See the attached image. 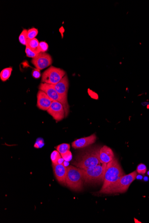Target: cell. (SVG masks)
<instances>
[{
	"mask_svg": "<svg viewBox=\"0 0 149 223\" xmlns=\"http://www.w3.org/2000/svg\"><path fill=\"white\" fill-rule=\"evenodd\" d=\"M100 147H91L79 154L73 164L78 168L86 169L102 163L99 157Z\"/></svg>",
	"mask_w": 149,
	"mask_h": 223,
	"instance_id": "1",
	"label": "cell"
},
{
	"mask_svg": "<svg viewBox=\"0 0 149 223\" xmlns=\"http://www.w3.org/2000/svg\"><path fill=\"white\" fill-rule=\"evenodd\" d=\"M125 175L118 160L114 158L107 164L103 186L100 191L113 185Z\"/></svg>",
	"mask_w": 149,
	"mask_h": 223,
	"instance_id": "2",
	"label": "cell"
},
{
	"mask_svg": "<svg viewBox=\"0 0 149 223\" xmlns=\"http://www.w3.org/2000/svg\"><path fill=\"white\" fill-rule=\"evenodd\" d=\"M137 177V171L132 172L128 175H125L113 185L104 190L100 191L99 194H111L126 192Z\"/></svg>",
	"mask_w": 149,
	"mask_h": 223,
	"instance_id": "3",
	"label": "cell"
},
{
	"mask_svg": "<svg viewBox=\"0 0 149 223\" xmlns=\"http://www.w3.org/2000/svg\"><path fill=\"white\" fill-rule=\"evenodd\" d=\"M66 185L70 189L75 191L83 190L84 183V175L82 169L77 167L69 166L67 167Z\"/></svg>",
	"mask_w": 149,
	"mask_h": 223,
	"instance_id": "4",
	"label": "cell"
},
{
	"mask_svg": "<svg viewBox=\"0 0 149 223\" xmlns=\"http://www.w3.org/2000/svg\"><path fill=\"white\" fill-rule=\"evenodd\" d=\"M106 163H101L93 167L82 169L85 184H95L104 181L106 172Z\"/></svg>",
	"mask_w": 149,
	"mask_h": 223,
	"instance_id": "5",
	"label": "cell"
},
{
	"mask_svg": "<svg viewBox=\"0 0 149 223\" xmlns=\"http://www.w3.org/2000/svg\"><path fill=\"white\" fill-rule=\"evenodd\" d=\"M39 90H42L46 93L49 97L53 101H57L62 104L65 110V117L68 115L69 112V105L68 102L66 101L56 91L53 85L46 83H41L39 85Z\"/></svg>",
	"mask_w": 149,
	"mask_h": 223,
	"instance_id": "6",
	"label": "cell"
},
{
	"mask_svg": "<svg viewBox=\"0 0 149 223\" xmlns=\"http://www.w3.org/2000/svg\"><path fill=\"white\" fill-rule=\"evenodd\" d=\"M65 75V71L63 70L51 66L42 74V82L43 83L55 85L59 83Z\"/></svg>",
	"mask_w": 149,
	"mask_h": 223,
	"instance_id": "7",
	"label": "cell"
},
{
	"mask_svg": "<svg viewBox=\"0 0 149 223\" xmlns=\"http://www.w3.org/2000/svg\"><path fill=\"white\" fill-rule=\"evenodd\" d=\"M52 56L47 53L40 52L35 58H32L31 63L36 68L42 70L52 65Z\"/></svg>",
	"mask_w": 149,
	"mask_h": 223,
	"instance_id": "8",
	"label": "cell"
},
{
	"mask_svg": "<svg viewBox=\"0 0 149 223\" xmlns=\"http://www.w3.org/2000/svg\"><path fill=\"white\" fill-rule=\"evenodd\" d=\"M47 112L57 121L62 120L65 116L63 106L62 104L57 101H53Z\"/></svg>",
	"mask_w": 149,
	"mask_h": 223,
	"instance_id": "9",
	"label": "cell"
},
{
	"mask_svg": "<svg viewBox=\"0 0 149 223\" xmlns=\"http://www.w3.org/2000/svg\"><path fill=\"white\" fill-rule=\"evenodd\" d=\"M54 174L58 182L62 185H66L67 168L64 164H52Z\"/></svg>",
	"mask_w": 149,
	"mask_h": 223,
	"instance_id": "10",
	"label": "cell"
},
{
	"mask_svg": "<svg viewBox=\"0 0 149 223\" xmlns=\"http://www.w3.org/2000/svg\"><path fill=\"white\" fill-rule=\"evenodd\" d=\"M37 107L40 110H47L51 107L53 101L51 99L46 93L39 90L37 94Z\"/></svg>",
	"mask_w": 149,
	"mask_h": 223,
	"instance_id": "11",
	"label": "cell"
},
{
	"mask_svg": "<svg viewBox=\"0 0 149 223\" xmlns=\"http://www.w3.org/2000/svg\"><path fill=\"white\" fill-rule=\"evenodd\" d=\"M56 91L67 102V92L69 88V81L68 77L67 75L60 80L59 83L55 85H53Z\"/></svg>",
	"mask_w": 149,
	"mask_h": 223,
	"instance_id": "12",
	"label": "cell"
},
{
	"mask_svg": "<svg viewBox=\"0 0 149 223\" xmlns=\"http://www.w3.org/2000/svg\"><path fill=\"white\" fill-rule=\"evenodd\" d=\"M96 139V135L93 134L87 137L77 139L72 143V146L75 149L82 148L94 143Z\"/></svg>",
	"mask_w": 149,
	"mask_h": 223,
	"instance_id": "13",
	"label": "cell"
},
{
	"mask_svg": "<svg viewBox=\"0 0 149 223\" xmlns=\"http://www.w3.org/2000/svg\"><path fill=\"white\" fill-rule=\"evenodd\" d=\"M99 157L102 163L108 164L114 159V153L109 147L104 146L100 148Z\"/></svg>",
	"mask_w": 149,
	"mask_h": 223,
	"instance_id": "14",
	"label": "cell"
},
{
	"mask_svg": "<svg viewBox=\"0 0 149 223\" xmlns=\"http://www.w3.org/2000/svg\"><path fill=\"white\" fill-rule=\"evenodd\" d=\"M26 47L29 48L31 51L37 53V54H39L41 52L39 49V42L36 38L32 39H28L27 41Z\"/></svg>",
	"mask_w": 149,
	"mask_h": 223,
	"instance_id": "15",
	"label": "cell"
},
{
	"mask_svg": "<svg viewBox=\"0 0 149 223\" xmlns=\"http://www.w3.org/2000/svg\"><path fill=\"white\" fill-rule=\"evenodd\" d=\"M12 70V67L6 68L4 69L0 73V78L3 82L7 81L10 77Z\"/></svg>",
	"mask_w": 149,
	"mask_h": 223,
	"instance_id": "16",
	"label": "cell"
},
{
	"mask_svg": "<svg viewBox=\"0 0 149 223\" xmlns=\"http://www.w3.org/2000/svg\"><path fill=\"white\" fill-rule=\"evenodd\" d=\"M56 148V150L61 154V155H62V154L70 151V145L68 143H62L57 146Z\"/></svg>",
	"mask_w": 149,
	"mask_h": 223,
	"instance_id": "17",
	"label": "cell"
},
{
	"mask_svg": "<svg viewBox=\"0 0 149 223\" xmlns=\"http://www.w3.org/2000/svg\"><path fill=\"white\" fill-rule=\"evenodd\" d=\"M27 32L28 31L26 29L23 30L22 33L19 36V42L23 45H26L27 44Z\"/></svg>",
	"mask_w": 149,
	"mask_h": 223,
	"instance_id": "18",
	"label": "cell"
},
{
	"mask_svg": "<svg viewBox=\"0 0 149 223\" xmlns=\"http://www.w3.org/2000/svg\"><path fill=\"white\" fill-rule=\"evenodd\" d=\"M62 158L61 154L56 150L53 151L51 155V159L52 164H58V161L60 158Z\"/></svg>",
	"mask_w": 149,
	"mask_h": 223,
	"instance_id": "19",
	"label": "cell"
},
{
	"mask_svg": "<svg viewBox=\"0 0 149 223\" xmlns=\"http://www.w3.org/2000/svg\"><path fill=\"white\" fill-rule=\"evenodd\" d=\"M38 34V30L35 28H32L28 30L27 38L32 39L35 38Z\"/></svg>",
	"mask_w": 149,
	"mask_h": 223,
	"instance_id": "20",
	"label": "cell"
},
{
	"mask_svg": "<svg viewBox=\"0 0 149 223\" xmlns=\"http://www.w3.org/2000/svg\"><path fill=\"white\" fill-rule=\"evenodd\" d=\"M147 171L146 165H145L143 163H140L137 166L136 170L137 173L140 175H144L146 173Z\"/></svg>",
	"mask_w": 149,
	"mask_h": 223,
	"instance_id": "21",
	"label": "cell"
},
{
	"mask_svg": "<svg viewBox=\"0 0 149 223\" xmlns=\"http://www.w3.org/2000/svg\"><path fill=\"white\" fill-rule=\"evenodd\" d=\"M39 49L41 52L46 53L48 49V45L45 41H41L39 42Z\"/></svg>",
	"mask_w": 149,
	"mask_h": 223,
	"instance_id": "22",
	"label": "cell"
},
{
	"mask_svg": "<svg viewBox=\"0 0 149 223\" xmlns=\"http://www.w3.org/2000/svg\"><path fill=\"white\" fill-rule=\"evenodd\" d=\"M25 52H26L27 57H29V58H35L37 55V53H35V52L31 51V49L27 47H26Z\"/></svg>",
	"mask_w": 149,
	"mask_h": 223,
	"instance_id": "23",
	"label": "cell"
},
{
	"mask_svg": "<svg viewBox=\"0 0 149 223\" xmlns=\"http://www.w3.org/2000/svg\"><path fill=\"white\" fill-rule=\"evenodd\" d=\"M32 75L34 79H38L41 76L40 70L38 69L35 68L32 71Z\"/></svg>",
	"mask_w": 149,
	"mask_h": 223,
	"instance_id": "24",
	"label": "cell"
},
{
	"mask_svg": "<svg viewBox=\"0 0 149 223\" xmlns=\"http://www.w3.org/2000/svg\"><path fill=\"white\" fill-rule=\"evenodd\" d=\"M61 156H62V157L63 159L65 161H67V162H69L72 159V153H71L70 151L67 152L66 153H64V154H62V155H61Z\"/></svg>",
	"mask_w": 149,
	"mask_h": 223,
	"instance_id": "25",
	"label": "cell"
}]
</instances>
